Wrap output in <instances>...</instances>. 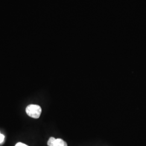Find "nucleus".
Returning a JSON list of instances; mask_svg holds the SVG:
<instances>
[{"instance_id":"obj_1","label":"nucleus","mask_w":146,"mask_h":146,"mask_svg":"<svg viewBox=\"0 0 146 146\" xmlns=\"http://www.w3.org/2000/svg\"><path fill=\"white\" fill-rule=\"evenodd\" d=\"M27 114L33 119H38L42 113L41 107L37 104H29L26 109Z\"/></svg>"},{"instance_id":"obj_2","label":"nucleus","mask_w":146,"mask_h":146,"mask_svg":"<svg viewBox=\"0 0 146 146\" xmlns=\"http://www.w3.org/2000/svg\"><path fill=\"white\" fill-rule=\"evenodd\" d=\"M48 146H68L66 141L61 139H55L54 137H50L47 142Z\"/></svg>"},{"instance_id":"obj_3","label":"nucleus","mask_w":146,"mask_h":146,"mask_svg":"<svg viewBox=\"0 0 146 146\" xmlns=\"http://www.w3.org/2000/svg\"><path fill=\"white\" fill-rule=\"evenodd\" d=\"M5 140V135L0 133V143H2Z\"/></svg>"},{"instance_id":"obj_4","label":"nucleus","mask_w":146,"mask_h":146,"mask_svg":"<svg viewBox=\"0 0 146 146\" xmlns=\"http://www.w3.org/2000/svg\"><path fill=\"white\" fill-rule=\"evenodd\" d=\"M15 146H28V145H27L26 144L23 143H22V142H18L16 144V145Z\"/></svg>"}]
</instances>
